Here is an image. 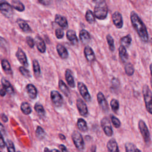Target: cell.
Segmentation results:
<instances>
[{
	"mask_svg": "<svg viewBox=\"0 0 152 152\" xmlns=\"http://www.w3.org/2000/svg\"><path fill=\"white\" fill-rule=\"evenodd\" d=\"M58 86H59V88L60 89V90L63 93V94L66 96L68 97L70 94L69 93V90L67 87V86L66 85V84L64 82L63 80H59V82H58Z\"/></svg>",
	"mask_w": 152,
	"mask_h": 152,
	"instance_id": "cell-27",
	"label": "cell"
},
{
	"mask_svg": "<svg viewBox=\"0 0 152 152\" xmlns=\"http://www.w3.org/2000/svg\"><path fill=\"white\" fill-rule=\"evenodd\" d=\"M0 133L2 134V135L5 134V128H4V125H3L1 122H0Z\"/></svg>",
	"mask_w": 152,
	"mask_h": 152,
	"instance_id": "cell-51",
	"label": "cell"
},
{
	"mask_svg": "<svg viewBox=\"0 0 152 152\" xmlns=\"http://www.w3.org/2000/svg\"><path fill=\"white\" fill-rule=\"evenodd\" d=\"M120 42L122 46L125 47H129L131 43V37L130 35H127L121 39Z\"/></svg>",
	"mask_w": 152,
	"mask_h": 152,
	"instance_id": "cell-33",
	"label": "cell"
},
{
	"mask_svg": "<svg viewBox=\"0 0 152 152\" xmlns=\"http://www.w3.org/2000/svg\"><path fill=\"white\" fill-rule=\"evenodd\" d=\"M142 93L146 110L150 114L152 115V93L147 85L143 86Z\"/></svg>",
	"mask_w": 152,
	"mask_h": 152,
	"instance_id": "cell-2",
	"label": "cell"
},
{
	"mask_svg": "<svg viewBox=\"0 0 152 152\" xmlns=\"http://www.w3.org/2000/svg\"><path fill=\"white\" fill-rule=\"evenodd\" d=\"M77 125L78 129L83 132H87L88 130V126L86 121L83 118H78L77 122Z\"/></svg>",
	"mask_w": 152,
	"mask_h": 152,
	"instance_id": "cell-23",
	"label": "cell"
},
{
	"mask_svg": "<svg viewBox=\"0 0 152 152\" xmlns=\"http://www.w3.org/2000/svg\"><path fill=\"white\" fill-rule=\"evenodd\" d=\"M20 109H21V110L23 112V113H24L26 115H30L32 112V109H31V107L30 104L26 102H23L21 104Z\"/></svg>",
	"mask_w": 152,
	"mask_h": 152,
	"instance_id": "cell-28",
	"label": "cell"
},
{
	"mask_svg": "<svg viewBox=\"0 0 152 152\" xmlns=\"http://www.w3.org/2000/svg\"><path fill=\"white\" fill-rule=\"evenodd\" d=\"M131 21L134 28L137 32L141 39L144 42H147L148 36L146 27L141 18L135 12H132L131 13Z\"/></svg>",
	"mask_w": 152,
	"mask_h": 152,
	"instance_id": "cell-1",
	"label": "cell"
},
{
	"mask_svg": "<svg viewBox=\"0 0 152 152\" xmlns=\"http://www.w3.org/2000/svg\"><path fill=\"white\" fill-rule=\"evenodd\" d=\"M119 56L121 61L124 63L126 62L128 59V55L126 50L125 48L122 45L119 48Z\"/></svg>",
	"mask_w": 152,
	"mask_h": 152,
	"instance_id": "cell-22",
	"label": "cell"
},
{
	"mask_svg": "<svg viewBox=\"0 0 152 152\" xmlns=\"http://www.w3.org/2000/svg\"><path fill=\"white\" fill-rule=\"evenodd\" d=\"M12 5L13 8L18 11H23L24 10V6L23 4L21 2H20L19 0H12L11 1Z\"/></svg>",
	"mask_w": 152,
	"mask_h": 152,
	"instance_id": "cell-30",
	"label": "cell"
},
{
	"mask_svg": "<svg viewBox=\"0 0 152 152\" xmlns=\"http://www.w3.org/2000/svg\"><path fill=\"white\" fill-rule=\"evenodd\" d=\"M86 20L90 24H93L94 22V20H95L94 15L93 13V12L90 10H88L86 12Z\"/></svg>",
	"mask_w": 152,
	"mask_h": 152,
	"instance_id": "cell-36",
	"label": "cell"
},
{
	"mask_svg": "<svg viewBox=\"0 0 152 152\" xmlns=\"http://www.w3.org/2000/svg\"><path fill=\"white\" fill-rule=\"evenodd\" d=\"M56 50L58 55L62 59H66L68 57V52L66 49L62 45L58 44L56 46Z\"/></svg>",
	"mask_w": 152,
	"mask_h": 152,
	"instance_id": "cell-20",
	"label": "cell"
},
{
	"mask_svg": "<svg viewBox=\"0 0 152 152\" xmlns=\"http://www.w3.org/2000/svg\"><path fill=\"white\" fill-rule=\"evenodd\" d=\"M26 91L29 96L31 99H35L37 96V90L36 87L32 84H28L26 86Z\"/></svg>",
	"mask_w": 152,
	"mask_h": 152,
	"instance_id": "cell-15",
	"label": "cell"
},
{
	"mask_svg": "<svg viewBox=\"0 0 152 152\" xmlns=\"http://www.w3.org/2000/svg\"><path fill=\"white\" fill-rule=\"evenodd\" d=\"M110 119H111V121H112V124L113 125V126L116 128H118L120 127L121 125V123L119 121V119L115 117V116L113 115H112L111 117H110Z\"/></svg>",
	"mask_w": 152,
	"mask_h": 152,
	"instance_id": "cell-42",
	"label": "cell"
},
{
	"mask_svg": "<svg viewBox=\"0 0 152 152\" xmlns=\"http://www.w3.org/2000/svg\"><path fill=\"white\" fill-rule=\"evenodd\" d=\"M125 72L128 76H131L134 73V68L132 64L127 63L125 66Z\"/></svg>",
	"mask_w": 152,
	"mask_h": 152,
	"instance_id": "cell-34",
	"label": "cell"
},
{
	"mask_svg": "<svg viewBox=\"0 0 152 152\" xmlns=\"http://www.w3.org/2000/svg\"><path fill=\"white\" fill-rule=\"evenodd\" d=\"M106 39H107V43H108V45H109V49H110V51L113 52L114 50V49H115L114 41H113V38L112 37V36L108 34L106 36Z\"/></svg>",
	"mask_w": 152,
	"mask_h": 152,
	"instance_id": "cell-43",
	"label": "cell"
},
{
	"mask_svg": "<svg viewBox=\"0 0 152 152\" xmlns=\"http://www.w3.org/2000/svg\"><path fill=\"white\" fill-rule=\"evenodd\" d=\"M44 152H50V151L49 150V149L47 147L45 148V150H44Z\"/></svg>",
	"mask_w": 152,
	"mask_h": 152,
	"instance_id": "cell-57",
	"label": "cell"
},
{
	"mask_svg": "<svg viewBox=\"0 0 152 152\" xmlns=\"http://www.w3.org/2000/svg\"><path fill=\"white\" fill-rule=\"evenodd\" d=\"M5 147V142L2 136V134L0 133V147L4 148Z\"/></svg>",
	"mask_w": 152,
	"mask_h": 152,
	"instance_id": "cell-47",
	"label": "cell"
},
{
	"mask_svg": "<svg viewBox=\"0 0 152 152\" xmlns=\"http://www.w3.org/2000/svg\"><path fill=\"white\" fill-rule=\"evenodd\" d=\"M72 141L78 151H83L84 149V142L81 134L77 131H74L71 134Z\"/></svg>",
	"mask_w": 152,
	"mask_h": 152,
	"instance_id": "cell-4",
	"label": "cell"
},
{
	"mask_svg": "<svg viewBox=\"0 0 152 152\" xmlns=\"http://www.w3.org/2000/svg\"><path fill=\"white\" fill-rule=\"evenodd\" d=\"M1 65L4 71L8 75H11L12 71L9 62L7 59H2L1 61Z\"/></svg>",
	"mask_w": 152,
	"mask_h": 152,
	"instance_id": "cell-26",
	"label": "cell"
},
{
	"mask_svg": "<svg viewBox=\"0 0 152 152\" xmlns=\"http://www.w3.org/2000/svg\"><path fill=\"white\" fill-rule=\"evenodd\" d=\"M100 124L104 134L108 137H111L113 135V129L109 119L106 117H104L101 120Z\"/></svg>",
	"mask_w": 152,
	"mask_h": 152,
	"instance_id": "cell-9",
	"label": "cell"
},
{
	"mask_svg": "<svg viewBox=\"0 0 152 152\" xmlns=\"http://www.w3.org/2000/svg\"><path fill=\"white\" fill-rule=\"evenodd\" d=\"M110 107H111L113 112L116 113L119 108V102L116 99H112L110 100Z\"/></svg>",
	"mask_w": 152,
	"mask_h": 152,
	"instance_id": "cell-37",
	"label": "cell"
},
{
	"mask_svg": "<svg viewBox=\"0 0 152 152\" xmlns=\"http://www.w3.org/2000/svg\"><path fill=\"white\" fill-rule=\"evenodd\" d=\"M55 34L58 39H61L64 36V31L61 28H57L55 30Z\"/></svg>",
	"mask_w": 152,
	"mask_h": 152,
	"instance_id": "cell-44",
	"label": "cell"
},
{
	"mask_svg": "<svg viewBox=\"0 0 152 152\" xmlns=\"http://www.w3.org/2000/svg\"><path fill=\"white\" fill-rule=\"evenodd\" d=\"M5 145L7 146L8 152H15L14 143L11 140H7V141L5 142Z\"/></svg>",
	"mask_w": 152,
	"mask_h": 152,
	"instance_id": "cell-39",
	"label": "cell"
},
{
	"mask_svg": "<svg viewBox=\"0 0 152 152\" xmlns=\"http://www.w3.org/2000/svg\"><path fill=\"white\" fill-rule=\"evenodd\" d=\"M138 128L139 130L141 132V134L144 139V142L147 144H148L150 142V134L148 129V127L145 124V122L142 120L140 119L138 121Z\"/></svg>",
	"mask_w": 152,
	"mask_h": 152,
	"instance_id": "cell-5",
	"label": "cell"
},
{
	"mask_svg": "<svg viewBox=\"0 0 152 152\" xmlns=\"http://www.w3.org/2000/svg\"><path fill=\"white\" fill-rule=\"evenodd\" d=\"M17 24L19 26V27L22 29V30L24 32H30L31 31V28L30 26L28 25V24L24 20L21 19H18L17 21Z\"/></svg>",
	"mask_w": 152,
	"mask_h": 152,
	"instance_id": "cell-29",
	"label": "cell"
},
{
	"mask_svg": "<svg viewBox=\"0 0 152 152\" xmlns=\"http://www.w3.org/2000/svg\"><path fill=\"white\" fill-rule=\"evenodd\" d=\"M84 52L85 57L88 62H92L95 60V55H94V52L90 46H87L85 47Z\"/></svg>",
	"mask_w": 152,
	"mask_h": 152,
	"instance_id": "cell-17",
	"label": "cell"
},
{
	"mask_svg": "<svg viewBox=\"0 0 152 152\" xmlns=\"http://www.w3.org/2000/svg\"><path fill=\"white\" fill-rule=\"evenodd\" d=\"M38 1L44 5H48L50 3V0H38Z\"/></svg>",
	"mask_w": 152,
	"mask_h": 152,
	"instance_id": "cell-50",
	"label": "cell"
},
{
	"mask_svg": "<svg viewBox=\"0 0 152 152\" xmlns=\"http://www.w3.org/2000/svg\"><path fill=\"white\" fill-rule=\"evenodd\" d=\"M17 152H21V151H17Z\"/></svg>",
	"mask_w": 152,
	"mask_h": 152,
	"instance_id": "cell-60",
	"label": "cell"
},
{
	"mask_svg": "<svg viewBox=\"0 0 152 152\" xmlns=\"http://www.w3.org/2000/svg\"><path fill=\"white\" fill-rule=\"evenodd\" d=\"M0 46L2 48H7V41L2 37H0Z\"/></svg>",
	"mask_w": 152,
	"mask_h": 152,
	"instance_id": "cell-46",
	"label": "cell"
},
{
	"mask_svg": "<svg viewBox=\"0 0 152 152\" xmlns=\"http://www.w3.org/2000/svg\"><path fill=\"white\" fill-rule=\"evenodd\" d=\"M46 135V132L44 129L40 126H37L36 130V136L39 140L43 139Z\"/></svg>",
	"mask_w": 152,
	"mask_h": 152,
	"instance_id": "cell-35",
	"label": "cell"
},
{
	"mask_svg": "<svg viewBox=\"0 0 152 152\" xmlns=\"http://www.w3.org/2000/svg\"><path fill=\"white\" fill-rule=\"evenodd\" d=\"M120 86L119 80L116 78H113L111 80V88L112 90H116Z\"/></svg>",
	"mask_w": 152,
	"mask_h": 152,
	"instance_id": "cell-38",
	"label": "cell"
},
{
	"mask_svg": "<svg viewBox=\"0 0 152 152\" xmlns=\"http://www.w3.org/2000/svg\"><path fill=\"white\" fill-rule=\"evenodd\" d=\"M50 99L53 104L57 107H61L64 102L62 95L56 90H52L50 92Z\"/></svg>",
	"mask_w": 152,
	"mask_h": 152,
	"instance_id": "cell-8",
	"label": "cell"
},
{
	"mask_svg": "<svg viewBox=\"0 0 152 152\" xmlns=\"http://www.w3.org/2000/svg\"><path fill=\"white\" fill-rule=\"evenodd\" d=\"M66 37L72 45H75L78 42V39L76 34L75 31L72 30H69L67 31Z\"/></svg>",
	"mask_w": 152,
	"mask_h": 152,
	"instance_id": "cell-24",
	"label": "cell"
},
{
	"mask_svg": "<svg viewBox=\"0 0 152 152\" xmlns=\"http://www.w3.org/2000/svg\"><path fill=\"white\" fill-rule=\"evenodd\" d=\"M26 41H27V45L31 48H33L34 47V40L33 39L30 37V36H28L26 38Z\"/></svg>",
	"mask_w": 152,
	"mask_h": 152,
	"instance_id": "cell-45",
	"label": "cell"
},
{
	"mask_svg": "<svg viewBox=\"0 0 152 152\" xmlns=\"http://www.w3.org/2000/svg\"><path fill=\"white\" fill-rule=\"evenodd\" d=\"M15 55H16V57H17V59L18 60V61L21 63V64H22L23 65V66L27 67L28 66V63L27 61V58L26 55L21 48H18Z\"/></svg>",
	"mask_w": 152,
	"mask_h": 152,
	"instance_id": "cell-12",
	"label": "cell"
},
{
	"mask_svg": "<svg viewBox=\"0 0 152 152\" xmlns=\"http://www.w3.org/2000/svg\"><path fill=\"white\" fill-rule=\"evenodd\" d=\"M79 36L80 40L83 43H87L90 40V35L89 33L85 30H81L80 32Z\"/></svg>",
	"mask_w": 152,
	"mask_h": 152,
	"instance_id": "cell-25",
	"label": "cell"
},
{
	"mask_svg": "<svg viewBox=\"0 0 152 152\" xmlns=\"http://www.w3.org/2000/svg\"><path fill=\"white\" fill-rule=\"evenodd\" d=\"M34 110L37 112V113L41 117H43L46 115L45 110L43 107V106L40 104V103H36L34 105Z\"/></svg>",
	"mask_w": 152,
	"mask_h": 152,
	"instance_id": "cell-31",
	"label": "cell"
},
{
	"mask_svg": "<svg viewBox=\"0 0 152 152\" xmlns=\"http://www.w3.org/2000/svg\"><path fill=\"white\" fill-rule=\"evenodd\" d=\"M126 152H135L136 147L132 142H126L125 145Z\"/></svg>",
	"mask_w": 152,
	"mask_h": 152,
	"instance_id": "cell-41",
	"label": "cell"
},
{
	"mask_svg": "<svg viewBox=\"0 0 152 152\" xmlns=\"http://www.w3.org/2000/svg\"><path fill=\"white\" fill-rule=\"evenodd\" d=\"M65 80L68 84V86L71 88H74L75 86V81L73 77L72 71L69 69H66L65 72Z\"/></svg>",
	"mask_w": 152,
	"mask_h": 152,
	"instance_id": "cell-14",
	"label": "cell"
},
{
	"mask_svg": "<svg viewBox=\"0 0 152 152\" xmlns=\"http://www.w3.org/2000/svg\"><path fill=\"white\" fill-rule=\"evenodd\" d=\"M76 106L77 109L79 112V113L81 116L84 117H87L88 115V110L87 106L83 100L80 98L77 99Z\"/></svg>",
	"mask_w": 152,
	"mask_h": 152,
	"instance_id": "cell-10",
	"label": "cell"
},
{
	"mask_svg": "<svg viewBox=\"0 0 152 152\" xmlns=\"http://www.w3.org/2000/svg\"><path fill=\"white\" fill-rule=\"evenodd\" d=\"M77 86H78V91L81 96H82V97H83L85 101L87 102H90L91 99V95L89 93L88 88L87 86L85 85V84L83 83V82H78Z\"/></svg>",
	"mask_w": 152,
	"mask_h": 152,
	"instance_id": "cell-7",
	"label": "cell"
},
{
	"mask_svg": "<svg viewBox=\"0 0 152 152\" xmlns=\"http://www.w3.org/2000/svg\"><path fill=\"white\" fill-rule=\"evenodd\" d=\"M1 119H2V121H4V122H7L8 121V117H7L4 113L2 114V115H1Z\"/></svg>",
	"mask_w": 152,
	"mask_h": 152,
	"instance_id": "cell-52",
	"label": "cell"
},
{
	"mask_svg": "<svg viewBox=\"0 0 152 152\" xmlns=\"http://www.w3.org/2000/svg\"><path fill=\"white\" fill-rule=\"evenodd\" d=\"M0 152H1V151H0Z\"/></svg>",
	"mask_w": 152,
	"mask_h": 152,
	"instance_id": "cell-61",
	"label": "cell"
},
{
	"mask_svg": "<svg viewBox=\"0 0 152 152\" xmlns=\"http://www.w3.org/2000/svg\"><path fill=\"white\" fill-rule=\"evenodd\" d=\"M7 91L4 86L2 84H0V96L2 97H4L6 95Z\"/></svg>",
	"mask_w": 152,
	"mask_h": 152,
	"instance_id": "cell-48",
	"label": "cell"
},
{
	"mask_svg": "<svg viewBox=\"0 0 152 152\" xmlns=\"http://www.w3.org/2000/svg\"><path fill=\"white\" fill-rule=\"evenodd\" d=\"M55 21L62 28H64V29L67 28L68 22H67L66 19L64 17H63L59 14H56L55 15Z\"/></svg>",
	"mask_w": 152,
	"mask_h": 152,
	"instance_id": "cell-18",
	"label": "cell"
},
{
	"mask_svg": "<svg viewBox=\"0 0 152 152\" xmlns=\"http://www.w3.org/2000/svg\"><path fill=\"white\" fill-rule=\"evenodd\" d=\"M36 44L39 51L41 53H44L46 51V45L43 40L40 36H36L35 38Z\"/></svg>",
	"mask_w": 152,
	"mask_h": 152,
	"instance_id": "cell-19",
	"label": "cell"
},
{
	"mask_svg": "<svg viewBox=\"0 0 152 152\" xmlns=\"http://www.w3.org/2000/svg\"><path fill=\"white\" fill-rule=\"evenodd\" d=\"M106 147L109 152H119L118 143L114 138H112L108 141Z\"/></svg>",
	"mask_w": 152,
	"mask_h": 152,
	"instance_id": "cell-16",
	"label": "cell"
},
{
	"mask_svg": "<svg viewBox=\"0 0 152 152\" xmlns=\"http://www.w3.org/2000/svg\"><path fill=\"white\" fill-rule=\"evenodd\" d=\"M112 20H113V22L115 26L117 28H120L122 27V26H123L122 17L121 14L119 12L116 11L113 14Z\"/></svg>",
	"mask_w": 152,
	"mask_h": 152,
	"instance_id": "cell-13",
	"label": "cell"
},
{
	"mask_svg": "<svg viewBox=\"0 0 152 152\" xmlns=\"http://www.w3.org/2000/svg\"><path fill=\"white\" fill-rule=\"evenodd\" d=\"M1 84L6 90L7 93H8L10 94H13L14 93V90L12 85L7 80H6L4 78H2L1 79Z\"/></svg>",
	"mask_w": 152,
	"mask_h": 152,
	"instance_id": "cell-21",
	"label": "cell"
},
{
	"mask_svg": "<svg viewBox=\"0 0 152 152\" xmlns=\"http://www.w3.org/2000/svg\"><path fill=\"white\" fill-rule=\"evenodd\" d=\"M50 152H61L59 150H57V149H52L51 151H50Z\"/></svg>",
	"mask_w": 152,
	"mask_h": 152,
	"instance_id": "cell-55",
	"label": "cell"
},
{
	"mask_svg": "<svg viewBox=\"0 0 152 152\" xmlns=\"http://www.w3.org/2000/svg\"><path fill=\"white\" fill-rule=\"evenodd\" d=\"M97 100L99 106L104 112H107L109 110V105L107 102L102 92H99L97 94Z\"/></svg>",
	"mask_w": 152,
	"mask_h": 152,
	"instance_id": "cell-11",
	"label": "cell"
},
{
	"mask_svg": "<svg viewBox=\"0 0 152 152\" xmlns=\"http://www.w3.org/2000/svg\"><path fill=\"white\" fill-rule=\"evenodd\" d=\"M150 82H151V87H152V78L150 79Z\"/></svg>",
	"mask_w": 152,
	"mask_h": 152,
	"instance_id": "cell-59",
	"label": "cell"
},
{
	"mask_svg": "<svg viewBox=\"0 0 152 152\" xmlns=\"http://www.w3.org/2000/svg\"><path fill=\"white\" fill-rule=\"evenodd\" d=\"M58 147L61 150V152H68L66 147L64 144H59Z\"/></svg>",
	"mask_w": 152,
	"mask_h": 152,
	"instance_id": "cell-49",
	"label": "cell"
},
{
	"mask_svg": "<svg viewBox=\"0 0 152 152\" xmlns=\"http://www.w3.org/2000/svg\"><path fill=\"white\" fill-rule=\"evenodd\" d=\"M94 15L100 20L104 19L107 15V7L104 1L98 3L94 7Z\"/></svg>",
	"mask_w": 152,
	"mask_h": 152,
	"instance_id": "cell-3",
	"label": "cell"
},
{
	"mask_svg": "<svg viewBox=\"0 0 152 152\" xmlns=\"http://www.w3.org/2000/svg\"><path fill=\"white\" fill-rule=\"evenodd\" d=\"M0 12L7 18L11 17L13 14L12 7L8 2L4 0L0 2Z\"/></svg>",
	"mask_w": 152,
	"mask_h": 152,
	"instance_id": "cell-6",
	"label": "cell"
},
{
	"mask_svg": "<svg viewBox=\"0 0 152 152\" xmlns=\"http://www.w3.org/2000/svg\"><path fill=\"white\" fill-rule=\"evenodd\" d=\"M19 71L21 72V74L26 78H28L31 77L30 71L28 69H27L24 66L19 67Z\"/></svg>",
	"mask_w": 152,
	"mask_h": 152,
	"instance_id": "cell-40",
	"label": "cell"
},
{
	"mask_svg": "<svg viewBox=\"0 0 152 152\" xmlns=\"http://www.w3.org/2000/svg\"><path fill=\"white\" fill-rule=\"evenodd\" d=\"M96 147L95 145L92 146V147L91 148V152H96Z\"/></svg>",
	"mask_w": 152,
	"mask_h": 152,
	"instance_id": "cell-54",
	"label": "cell"
},
{
	"mask_svg": "<svg viewBox=\"0 0 152 152\" xmlns=\"http://www.w3.org/2000/svg\"><path fill=\"white\" fill-rule=\"evenodd\" d=\"M59 138L61 139V140H65V136L64 135H63V134H59Z\"/></svg>",
	"mask_w": 152,
	"mask_h": 152,
	"instance_id": "cell-53",
	"label": "cell"
},
{
	"mask_svg": "<svg viewBox=\"0 0 152 152\" xmlns=\"http://www.w3.org/2000/svg\"><path fill=\"white\" fill-rule=\"evenodd\" d=\"M135 152H141L139 149H138V148H136V149H135Z\"/></svg>",
	"mask_w": 152,
	"mask_h": 152,
	"instance_id": "cell-58",
	"label": "cell"
},
{
	"mask_svg": "<svg viewBox=\"0 0 152 152\" xmlns=\"http://www.w3.org/2000/svg\"><path fill=\"white\" fill-rule=\"evenodd\" d=\"M150 70L151 75V77H152V64H151L150 65Z\"/></svg>",
	"mask_w": 152,
	"mask_h": 152,
	"instance_id": "cell-56",
	"label": "cell"
},
{
	"mask_svg": "<svg viewBox=\"0 0 152 152\" xmlns=\"http://www.w3.org/2000/svg\"><path fill=\"white\" fill-rule=\"evenodd\" d=\"M33 68L34 75L38 78L40 75V67L37 60H34L33 61Z\"/></svg>",
	"mask_w": 152,
	"mask_h": 152,
	"instance_id": "cell-32",
	"label": "cell"
}]
</instances>
